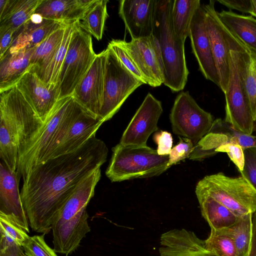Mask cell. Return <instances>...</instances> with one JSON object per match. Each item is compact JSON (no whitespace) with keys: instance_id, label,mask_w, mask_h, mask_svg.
Segmentation results:
<instances>
[{"instance_id":"ee69618b","label":"cell","mask_w":256,"mask_h":256,"mask_svg":"<svg viewBox=\"0 0 256 256\" xmlns=\"http://www.w3.org/2000/svg\"><path fill=\"white\" fill-rule=\"evenodd\" d=\"M16 31L12 29L0 30V58L8 51L12 45Z\"/></svg>"},{"instance_id":"ac0fdd59","label":"cell","mask_w":256,"mask_h":256,"mask_svg":"<svg viewBox=\"0 0 256 256\" xmlns=\"http://www.w3.org/2000/svg\"><path fill=\"white\" fill-rule=\"evenodd\" d=\"M191 46L204 77L220 86V79L212 52L206 23V14L200 6L194 15L190 26Z\"/></svg>"},{"instance_id":"ab89813d","label":"cell","mask_w":256,"mask_h":256,"mask_svg":"<svg viewBox=\"0 0 256 256\" xmlns=\"http://www.w3.org/2000/svg\"><path fill=\"white\" fill-rule=\"evenodd\" d=\"M245 163L240 176L245 178L256 190V147L244 150Z\"/></svg>"},{"instance_id":"f1b7e54d","label":"cell","mask_w":256,"mask_h":256,"mask_svg":"<svg viewBox=\"0 0 256 256\" xmlns=\"http://www.w3.org/2000/svg\"><path fill=\"white\" fill-rule=\"evenodd\" d=\"M202 214L211 229L220 230L234 224L238 216L226 206L208 196H196Z\"/></svg>"},{"instance_id":"e575fe53","label":"cell","mask_w":256,"mask_h":256,"mask_svg":"<svg viewBox=\"0 0 256 256\" xmlns=\"http://www.w3.org/2000/svg\"><path fill=\"white\" fill-rule=\"evenodd\" d=\"M246 46L244 82L253 118L256 122V50Z\"/></svg>"},{"instance_id":"c3c4849f","label":"cell","mask_w":256,"mask_h":256,"mask_svg":"<svg viewBox=\"0 0 256 256\" xmlns=\"http://www.w3.org/2000/svg\"><path fill=\"white\" fill-rule=\"evenodd\" d=\"M255 130H256V124Z\"/></svg>"},{"instance_id":"b9f144b4","label":"cell","mask_w":256,"mask_h":256,"mask_svg":"<svg viewBox=\"0 0 256 256\" xmlns=\"http://www.w3.org/2000/svg\"><path fill=\"white\" fill-rule=\"evenodd\" d=\"M154 140L158 145L156 151L160 156H169L172 146V138L170 133L166 131L156 132Z\"/></svg>"},{"instance_id":"d6a6232c","label":"cell","mask_w":256,"mask_h":256,"mask_svg":"<svg viewBox=\"0 0 256 256\" xmlns=\"http://www.w3.org/2000/svg\"><path fill=\"white\" fill-rule=\"evenodd\" d=\"M75 23L76 22H71L66 26L62 41L54 56L46 68L36 74L44 82L57 85Z\"/></svg>"},{"instance_id":"1f68e13d","label":"cell","mask_w":256,"mask_h":256,"mask_svg":"<svg viewBox=\"0 0 256 256\" xmlns=\"http://www.w3.org/2000/svg\"><path fill=\"white\" fill-rule=\"evenodd\" d=\"M108 2L107 0H97L82 19L78 21L80 28L98 40L102 38L105 22L108 16Z\"/></svg>"},{"instance_id":"277c9868","label":"cell","mask_w":256,"mask_h":256,"mask_svg":"<svg viewBox=\"0 0 256 256\" xmlns=\"http://www.w3.org/2000/svg\"><path fill=\"white\" fill-rule=\"evenodd\" d=\"M80 108L72 96L58 100L42 127L20 154L16 170L20 180L24 179L33 168L48 159Z\"/></svg>"},{"instance_id":"7a4b0ae2","label":"cell","mask_w":256,"mask_h":256,"mask_svg":"<svg viewBox=\"0 0 256 256\" xmlns=\"http://www.w3.org/2000/svg\"><path fill=\"white\" fill-rule=\"evenodd\" d=\"M0 158L16 172L20 152L43 124L15 85L0 91Z\"/></svg>"},{"instance_id":"83f0119b","label":"cell","mask_w":256,"mask_h":256,"mask_svg":"<svg viewBox=\"0 0 256 256\" xmlns=\"http://www.w3.org/2000/svg\"><path fill=\"white\" fill-rule=\"evenodd\" d=\"M200 6V0H173L172 19L176 38L185 42L193 17Z\"/></svg>"},{"instance_id":"f6af8a7d","label":"cell","mask_w":256,"mask_h":256,"mask_svg":"<svg viewBox=\"0 0 256 256\" xmlns=\"http://www.w3.org/2000/svg\"><path fill=\"white\" fill-rule=\"evenodd\" d=\"M0 256H24L22 247L12 244L0 250Z\"/></svg>"},{"instance_id":"836d02e7","label":"cell","mask_w":256,"mask_h":256,"mask_svg":"<svg viewBox=\"0 0 256 256\" xmlns=\"http://www.w3.org/2000/svg\"><path fill=\"white\" fill-rule=\"evenodd\" d=\"M0 250L12 245L22 247L30 236L12 217L0 212Z\"/></svg>"},{"instance_id":"f546056e","label":"cell","mask_w":256,"mask_h":256,"mask_svg":"<svg viewBox=\"0 0 256 256\" xmlns=\"http://www.w3.org/2000/svg\"><path fill=\"white\" fill-rule=\"evenodd\" d=\"M67 25L54 31L34 48L30 56V70L37 75L46 68L54 56L62 41Z\"/></svg>"},{"instance_id":"4dcf8cb0","label":"cell","mask_w":256,"mask_h":256,"mask_svg":"<svg viewBox=\"0 0 256 256\" xmlns=\"http://www.w3.org/2000/svg\"><path fill=\"white\" fill-rule=\"evenodd\" d=\"M252 214L250 213L238 216L236 222L232 225L217 230L232 240L237 256H248L249 254L252 236Z\"/></svg>"},{"instance_id":"5bb4252c","label":"cell","mask_w":256,"mask_h":256,"mask_svg":"<svg viewBox=\"0 0 256 256\" xmlns=\"http://www.w3.org/2000/svg\"><path fill=\"white\" fill-rule=\"evenodd\" d=\"M162 110L161 102L148 93L124 132L120 144L132 146H147L150 135L158 130V123Z\"/></svg>"},{"instance_id":"2e32d148","label":"cell","mask_w":256,"mask_h":256,"mask_svg":"<svg viewBox=\"0 0 256 256\" xmlns=\"http://www.w3.org/2000/svg\"><path fill=\"white\" fill-rule=\"evenodd\" d=\"M16 86L44 122L59 100L58 86L44 82L30 70L22 76Z\"/></svg>"},{"instance_id":"52a82bcc","label":"cell","mask_w":256,"mask_h":256,"mask_svg":"<svg viewBox=\"0 0 256 256\" xmlns=\"http://www.w3.org/2000/svg\"><path fill=\"white\" fill-rule=\"evenodd\" d=\"M106 171L112 182L158 176L168 168V156H160L148 146H126L118 144Z\"/></svg>"},{"instance_id":"5b68a950","label":"cell","mask_w":256,"mask_h":256,"mask_svg":"<svg viewBox=\"0 0 256 256\" xmlns=\"http://www.w3.org/2000/svg\"><path fill=\"white\" fill-rule=\"evenodd\" d=\"M221 22L227 42L229 56V76L226 92L224 121L236 130L252 134L255 128L249 102L246 93L243 72L246 46Z\"/></svg>"},{"instance_id":"d590c367","label":"cell","mask_w":256,"mask_h":256,"mask_svg":"<svg viewBox=\"0 0 256 256\" xmlns=\"http://www.w3.org/2000/svg\"><path fill=\"white\" fill-rule=\"evenodd\" d=\"M204 240L207 248L216 256H237L232 240L217 230L211 229L208 238Z\"/></svg>"},{"instance_id":"4316f807","label":"cell","mask_w":256,"mask_h":256,"mask_svg":"<svg viewBox=\"0 0 256 256\" xmlns=\"http://www.w3.org/2000/svg\"><path fill=\"white\" fill-rule=\"evenodd\" d=\"M218 16L226 28L245 45L256 50V18L222 10Z\"/></svg>"},{"instance_id":"9a60e30c","label":"cell","mask_w":256,"mask_h":256,"mask_svg":"<svg viewBox=\"0 0 256 256\" xmlns=\"http://www.w3.org/2000/svg\"><path fill=\"white\" fill-rule=\"evenodd\" d=\"M227 143L238 144L244 150L256 147V136L239 132L224 120L217 118L207 134L194 145L188 158L202 160L216 154V149Z\"/></svg>"},{"instance_id":"7bdbcfd3","label":"cell","mask_w":256,"mask_h":256,"mask_svg":"<svg viewBox=\"0 0 256 256\" xmlns=\"http://www.w3.org/2000/svg\"><path fill=\"white\" fill-rule=\"evenodd\" d=\"M218 1L230 10H236L250 14L252 11V0H218Z\"/></svg>"},{"instance_id":"d4e9b609","label":"cell","mask_w":256,"mask_h":256,"mask_svg":"<svg viewBox=\"0 0 256 256\" xmlns=\"http://www.w3.org/2000/svg\"><path fill=\"white\" fill-rule=\"evenodd\" d=\"M34 48L6 52L0 58V91L16 84L31 68L30 56Z\"/></svg>"},{"instance_id":"cb8c5ba5","label":"cell","mask_w":256,"mask_h":256,"mask_svg":"<svg viewBox=\"0 0 256 256\" xmlns=\"http://www.w3.org/2000/svg\"><path fill=\"white\" fill-rule=\"evenodd\" d=\"M68 24L45 18L42 22H35L30 19L16 32L14 42L7 52L34 48L54 31Z\"/></svg>"},{"instance_id":"f35d334b","label":"cell","mask_w":256,"mask_h":256,"mask_svg":"<svg viewBox=\"0 0 256 256\" xmlns=\"http://www.w3.org/2000/svg\"><path fill=\"white\" fill-rule=\"evenodd\" d=\"M179 138L178 144L172 148L169 154L168 168L188 158L193 151L194 145L191 140L180 136Z\"/></svg>"},{"instance_id":"30bf717a","label":"cell","mask_w":256,"mask_h":256,"mask_svg":"<svg viewBox=\"0 0 256 256\" xmlns=\"http://www.w3.org/2000/svg\"><path fill=\"white\" fill-rule=\"evenodd\" d=\"M106 49L104 98L100 116L104 122L112 118L130 94L144 84L121 63L110 48L107 46Z\"/></svg>"},{"instance_id":"44dd1931","label":"cell","mask_w":256,"mask_h":256,"mask_svg":"<svg viewBox=\"0 0 256 256\" xmlns=\"http://www.w3.org/2000/svg\"><path fill=\"white\" fill-rule=\"evenodd\" d=\"M159 252L160 256H216L207 248L205 240L184 228L162 234Z\"/></svg>"},{"instance_id":"60d3db41","label":"cell","mask_w":256,"mask_h":256,"mask_svg":"<svg viewBox=\"0 0 256 256\" xmlns=\"http://www.w3.org/2000/svg\"><path fill=\"white\" fill-rule=\"evenodd\" d=\"M216 152H226L230 160L237 167L239 172H242L244 168L245 157L244 149L240 145L233 143L224 144L216 150Z\"/></svg>"},{"instance_id":"8d00e7d4","label":"cell","mask_w":256,"mask_h":256,"mask_svg":"<svg viewBox=\"0 0 256 256\" xmlns=\"http://www.w3.org/2000/svg\"><path fill=\"white\" fill-rule=\"evenodd\" d=\"M108 46L116 54L121 63L138 80L146 84L144 78L136 64L123 46L122 40H112Z\"/></svg>"},{"instance_id":"8fae6325","label":"cell","mask_w":256,"mask_h":256,"mask_svg":"<svg viewBox=\"0 0 256 256\" xmlns=\"http://www.w3.org/2000/svg\"><path fill=\"white\" fill-rule=\"evenodd\" d=\"M173 132L190 139L196 145L211 128L212 115L202 108L188 92L176 96L170 114Z\"/></svg>"},{"instance_id":"681fc988","label":"cell","mask_w":256,"mask_h":256,"mask_svg":"<svg viewBox=\"0 0 256 256\" xmlns=\"http://www.w3.org/2000/svg\"><path fill=\"white\" fill-rule=\"evenodd\" d=\"M24 256H26L25 255V254H24Z\"/></svg>"},{"instance_id":"8992f818","label":"cell","mask_w":256,"mask_h":256,"mask_svg":"<svg viewBox=\"0 0 256 256\" xmlns=\"http://www.w3.org/2000/svg\"><path fill=\"white\" fill-rule=\"evenodd\" d=\"M173 0H157L152 35L159 44L164 67V84L172 92L184 90L189 74L184 53V42L174 33L172 8Z\"/></svg>"},{"instance_id":"7402d4cb","label":"cell","mask_w":256,"mask_h":256,"mask_svg":"<svg viewBox=\"0 0 256 256\" xmlns=\"http://www.w3.org/2000/svg\"><path fill=\"white\" fill-rule=\"evenodd\" d=\"M104 122L101 118H95L81 107L59 146L47 160L78 149L96 136V132Z\"/></svg>"},{"instance_id":"d6986e66","label":"cell","mask_w":256,"mask_h":256,"mask_svg":"<svg viewBox=\"0 0 256 256\" xmlns=\"http://www.w3.org/2000/svg\"><path fill=\"white\" fill-rule=\"evenodd\" d=\"M215 0L202 6L206 14V23L212 52L220 79L219 87L224 93L228 80L229 56L228 46L218 12Z\"/></svg>"},{"instance_id":"603a6c76","label":"cell","mask_w":256,"mask_h":256,"mask_svg":"<svg viewBox=\"0 0 256 256\" xmlns=\"http://www.w3.org/2000/svg\"><path fill=\"white\" fill-rule=\"evenodd\" d=\"M97 0H41L34 13L65 23L79 21Z\"/></svg>"},{"instance_id":"484cf974","label":"cell","mask_w":256,"mask_h":256,"mask_svg":"<svg viewBox=\"0 0 256 256\" xmlns=\"http://www.w3.org/2000/svg\"><path fill=\"white\" fill-rule=\"evenodd\" d=\"M41 0H0V30H20L34 13Z\"/></svg>"},{"instance_id":"4fadbf2b","label":"cell","mask_w":256,"mask_h":256,"mask_svg":"<svg viewBox=\"0 0 256 256\" xmlns=\"http://www.w3.org/2000/svg\"><path fill=\"white\" fill-rule=\"evenodd\" d=\"M107 53L106 48L96 54L72 95L81 107L96 118H100L103 103Z\"/></svg>"},{"instance_id":"ffe728a7","label":"cell","mask_w":256,"mask_h":256,"mask_svg":"<svg viewBox=\"0 0 256 256\" xmlns=\"http://www.w3.org/2000/svg\"><path fill=\"white\" fill-rule=\"evenodd\" d=\"M16 172L11 171L0 160V212L12 218L28 233L29 224L19 190Z\"/></svg>"},{"instance_id":"3957f363","label":"cell","mask_w":256,"mask_h":256,"mask_svg":"<svg viewBox=\"0 0 256 256\" xmlns=\"http://www.w3.org/2000/svg\"><path fill=\"white\" fill-rule=\"evenodd\" d=\"M100 177V168L82 180L56 217L52 230L54 249L56 252L66 256L72 253L90 231L86 206L94 194Z\"/></svg>"},{"instance_id":"e0dca14e","label":"cell","mask_w":256,"mask_h":256,"mask_svg":"<svg viewBox=\"0 0 256 256\" xmlns=\"http://www.w3.org/2000/svg\"><path fill=\"white\" fill-rule=\"evenodd\" d=\"M157 0H121L118 14L132 40L152 34Z\"/></svg>"},{"instance_id":"6da1fadb","label":"cell","mask_w":256,"mask_h":256,"mask_svg":"<svg viewBox=\"0 0 256 256\" xmlns=\"http://www.w3.org/2000/svg\"><path fill=\"white\" fill-rule=\"evenodd\" d=\"M108 148L94 136L78 149L46 160L22 180L20 192L28 224L47 234L78 184L106 162Z\"/></svg>"},{"instance_id":"74e56055","label":"cell","mask_w":256,"mask_h":256,"mask_svg":"<svg viewBox=\"0 0 256 256\" xmlns=\"http://www.w3.org/2000/svg\"><path fill=\"white\" fill-rule=\"evenodd\" d=\"M44 234L30 236L22 246L26 256H58L54 249L46 243Z\"/></svg>"},{"instance_id":"ba28073f","label":"cell","mask_w":256,"mask_h":256,"mask_svg":"<svg viewBox=\"0 0 256 256\" xmlns=\"http://www.w3.org/2000/svg\"><path fill=\"white\" fill-rule=\"evenodd\" d=\"M196 196L212 198L237 216L256 212V190L243 176L222 172L206 176L197 184Z\"/></svg>"},{"instance_id":"7c38bea8","label":"cell","mask_w":256,"mask_h":256,"mask_svg":"<svg viewBox=\"0 0 256 256\" xmlns=\"http://www.w3.org/2000/svg\"><path fill=\"white\" fill-rule=\"evenodd\" d=\"M122 42L141 72L146 84L157 87L164 82L162 54L156 38L152 36Z\"/></svg>"},{"instance_id":"9c48e42d","label":"cell","mask_w":256,"mask_h":256,"mask_svg":"<svg viewBox=\"0 0 256 256\" xmlns=\"http://www.w3.org/2000/svg\"><path fill=\"white\" fill-rule=\"evenodd\" d=\"M96 56L90 34L78 26V21L76 22L57 84L59 100L72 95Z\"/></svg>"},{"instance_id":"7dc6e473","label":"cell","mask_w":256,"mask_h":256,"mask_svg":"<svg viewBox=\"0 0 256 256\" xmlns=\"http://www.w3.org/2000/svg\"><path fill=\"white\" fill-rule=\"evenodd\" d=\"M252 11L250 15L256 18V0H252Z\"/></svg>"},{"instance_id":"bcb514c9","label":"cell","mask_w":256,"mask_h":256,"mask_svg":"<svg viewBox=\"0 0 256 256\" xmlns=\"http://www.w3.org/2000/svg\"><path fill=\"white\" fill-rule=\"evenodd\" d=\"M252 230L250 248L248 256H256V212L252 214Z\"/></svg>"}]
</instances>
